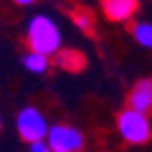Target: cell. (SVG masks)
<instances>
[{"label": "cell", "mask_w": 152, "mask_h": 152, "mask_svg": "<svg viewBox=\"0 0 152 152\" xmlns=\"http://www.w3.org/2000/svg\"><path fill=\"white\" fill-rule=\"evenodd\" d=\"M139 9V0H102V12L109 20H129Z\"/></svg>", "instance_id": "8992f818"}, {"label": "cell", "mask_w": 152, "mask_h": 152, "mask_svg": "<svg viewBox=\"0 0 152 152\" xmlns=\"http://www.w3.org/2000/svg\"><path fill=\"white\" fill-rule=\"evenodd\" d=\"M23 66L32 73H45L48 66H50V57L43 55V52H37V50H30L23 57Z\"/></svg>", "instance_id": "ba28073f"}, {"label": "cell", "mask_w": 152, "mask_h": 152, "mask_svg": "<svg viewBox=\"0 0 152 152\" xmlns=\"http://www.w3.org/2000/svg\"><path fill=\"white\" fill-rule=\"evenodd\" d=\"M55 61H57V66H61L64 70L77 73V70H82V68H84L86 59H84V55H82L80 50H70V48L61 50V48H59V50L55 52Z\"/></svg>", "instance_id": "52a82bcc"}, {"label": "cell", "mask_w": 152, "mask_h": 152, "mask_svg": "<svg viewBox=\"0 0 152 152\" xmlns=\"http://www.w3.org/2000/svg\"><path fill=\"white\" fill-rule=\"evenodd\" d=\"M118 132L132 145L148 143L150 136H152V127H150V121H148V114L136 111L132 107L123 109L121 114H118Z\"/></svg>", "instance_id": "7a4b0ae2"}, {"label": "cell", "mask_w": 152, "mask_h": 152, "mask_svg": "<svg viewBox=\"0 0 152 152\" xmlns=\"http://www.w3.org/2000/svg\"><path fill=\"white\" fill-rule=\"evenodd\" d=\"M45 136H48V148L55 152H75L84 148L82 132H77L75 127H68V125L48 127Z\"/></svg>", "instance_id": "3957f363"}, {"label": "cell", "mask_w": 152, "mask_h": 152, "mask_svg": "<svg viewBox=\"0 0 152 152\" xmlns=\"http://www.w3.org/2000/svg\"><path fill=\"white\" fill-rule=\"evenodd\" d=\"M127 107L143 111V114H152V80L136 82V86L127 95Z\"/></svg>", "instance_id": "5b68a950"}, {"label": "cell", "mask_w": 152, "mask_h": 152, "mask_svg": "<svg viewBox=\"0 0 152 152\" xmlns=\"http://www.w3.org/2000/svg\"><path fill=\"white\" fill-rule=\"evenodd\" d=\"M132 30H134V39H136L141 45L152 48V25H148V23H139V25H134Z\"/></svg>", "instance_id": "30bf717a"}, {"label": "cell", "mask_w": 152, "mask_h": 152, "mask_svg": "<svg viewBox=\"0 0 152 152\" xmlns=\"http://www.w3.org/2000/svg\"><path fill=\"white\" fill-rule=\"evenodd\" d=\"M14 2H18V5H32L34 0H14Z\"/></svg>", "instance_id": "7c38bea8"}, {"label": "cell", "mask_w": 152, "mask_h": 152, "mask_svg": "<svg viewBox=\"0 0 152 152\" xmlns=\"http://www.w3.org/2000/svg\"><path fill=\"white\" fill-rule=\"evenodd\" d=\"M30 148H32V152H45V150H50V148H48V143H45L43 139L32 141V143H30Z\"/></svg>", "instance_id": "8fae6325"}, {"label": "cell", "mask_w": 152, "mask_h": 152, "mask_svg": "<svg viewBox=\"0 0 152 152\" xmlns=\"http://www.w3.org/2000/svg\"><path fill=\"white\" fill-rule=\"evenodd\" d=\"M16 127H18L20 139L27 141V143L45 139V134H48V123H45L43 114L34 107H27L20 111L18 118H16Z\"/></svg>", "instance_id": "277c9868"}, {"label": "cell", "mask_w": 152, "mask_h": 152, "mask_svg": "<svg viewBox=\"0 0 152 152\" xmlns=\"http://www.w3.org/2000/svg\"><path fill=\"white\" fill-rule=\"evenodd\" d=\"M27 45L43 55H55L61 48V34L59 27L48 16H34L27 25Z\"/></svg>", "instance_id": "6da1fadb"}, {"label": "cell", "mask_w": 152, "mask_h": 152, "mask_svg": "<svg viewBox=\"0 0 152 152\" xmlns=\"http://www.w3.org/2000/svg\"><path fill=\"white\" fill-rule=\"evenodd\" d=\"M73 20H75V25L82 32L93 34L95 18H93V12H91V9H86V7H75V9H73Z\"/></svg>", "instance_id": "9c48e42d"}]
</instances>
